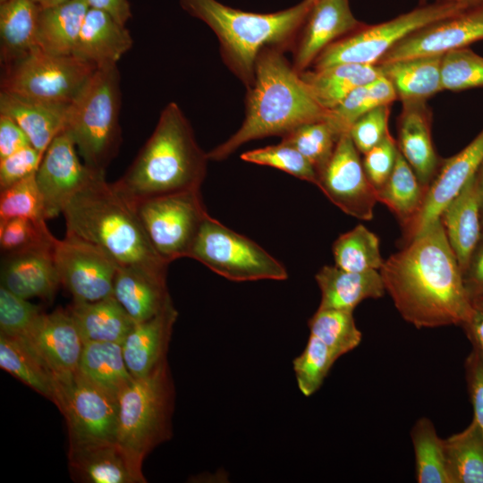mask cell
Here are the masks:
<instances>
[{
    "label": "cell",
    "mask_w": 483,
    "mask_h": 483,
    "mask_svg": "<svg viewBox=\"0 0 483 483\" xmlns=\"http://www.w3.org/2000/svg\"><path fill=\"white\" fill-rule=\"evenodd\" d=\"M402 318L417 328L462 326L473 303L439 218L392 255L379 270Z\"/></svg>",
    "instance_id": "obj_1"
},
{
    "label": "cell",
    "mask_w": 483,
    "mask_h": 483,
    "mask_svg": "<svg viewBox=\"0 0 483 483\" xmlns=\"http://www.w3.org/2000/svg\"><path fill=\"white\" fill-rule=\"evenodd\" d=\"M283 53L277 47L259 53L253 82L247 89L244 121L227 140L207 153L209 160H224L252 140L283 137L302 124L326 118L328 111L317 102Z\"/></svg>",
    "instance_id": "obj_2"
},
{
    "label": "cell",
    "mask_w": 483,
    "mask_h": 483,
    "mask_svg": "<svg viewBox=\"0 0 483 483\" xmlns=\"http://www.w3.org/2000/svg\"><path fill=\"white\" fill-rule=\"evenodd\" d=\"M66 234L106 251L120 267L140 268L166 280L168 263L151 245L132 203L97 175L65 205Z\"/></svg>",
    "instance_id": "obj_3"
},
{
    "label": "cell",
    "mask_w": 483,
    "mask_h": 483,
    "mask_svg": "<svg viewBox=\"0 0 483 483\" xmlns=\"http://www.w3.org/2000/svg\"><path fill=\"white\" fill-rule=\"evenodd\" d=\"M208 160L181 107L170 102L131 165L113 183L131 202L199 190Z\"/></svg>",
    "instance_id": "obj_4"
},
{
    "label": "cell",
    "mask_w": 483,
    "mask_h": 483,
    "mask_svg": "<svg viewBox=\"0 0 483 483\" xmlns=\"http://www.w3.org/2000/svg\"><path fill=\"white\" fill-rule=\"evenodd\" d=\"M313 4L303 0L276 13H256L216 0H180L184 11L214 31L225 64L247 89L253 82L259 53L266 47L284 50L294 45Z\"/></svg>",
    "instance_id": "obj_5"
},
{
    "label": "cell",
    "mask_w": 483,
    "mask_h": 483,
    "mask_svg": "<svg viewBox=\"0 0 483 483\" xmlns=\"http://www.w3.org/2000/svg\"><path fill=\"white\" fill-rule=\"evenodd\" d=\"M121 105V76L114 65L97 68L68 106L64 131L93 171L105 173L118 154Z\"/></svg>",
    "instance_id": "obj_6"
},
{
    "label": "cell",
    "mask_w": 483,
    "mask_h": 483,
    "mask_svg": "<svg viewBox=\"0 0 483 483\" xmlns=\"http://www.w3.org/2000/svg\"><path fill=\"white\" fill-rule=\"evenodd\" d=\"M174 401L167 360L119 393L116 442L139 470L148 453L171 436Z\"/></svg>",
    "instance_id": "obj_7"
},
{
    "label": "cell",
    "mask_w": 483,
    "mask_h": 483,
    "mask_svg": "<svg viewBox=\"0 0 483 483\" xmlns=\"http://www.w3.org/2000/svg\"><path fill=\"white\" fill-rule=\"evenodd\" d=\"M97 67L74 55H55L38 46L1 67L0 91L56 105H70Z\"/></svg>",
    "instance_id": "obj_8"
},
{
    "label": "cell",
    "mask_w": 483,
    "mask_h": 483,
    "mask_svg": "<svg viewBox=\"0 0 483 483\" xmlns=\"http://www.w3.org/2000/svg\"><path fill=\"white\" fill-rule=\"evenodd\" d=\"M477 4L436 1L389 21L363 25L328 46L313 63L314 69L338 64H377L382 57L412 32L446 19Z\"/></svg>",
    "instance_id": "obj_9"
},
{
    "label": "cell",
    "mask_w": 483,
    "mask_h": 483,
    "mask_svg": "<svg viewBox=\"0 0 483 483\" xmlns=\"http://www.w3.org/2000/svg\"><path fill=\"white\" fill-rule=\"evenodd\" d=\"M188 257L234 282L288 277L284 266L262 247L209 216L201 224Z\"/></svg>",
    "instance_id": "obj_10"
},
{
    "label": "cell",
    "mask_w": 483,
    "mask_h": 483,
    "mask_svg": "<svg viewBox=\"0 0 483 483\" xmlns=\"http://www.w3.org/2000/svg\"><path fill=\"white\" fill-rule=\"evenodd\" d=\"M144 231L166 263L188 257L208 216L199 190H190L131 202Z\"/></svg>",
    "instance_id": "obj_11"
},
{
    "label": "cell",
    "mask_w": 483,
    "mask_h": 483,
    "mask_svg": "<svg viewBox=\"0 0 483 483\" xmlns=\"http://www.w3.org/2000/svg\"><path fill=\"white\" fill-rule=\"evenodd\" d=\"M55 404L65 418L69 445L116 442L117 396L78 372L56 380Z\"/></svg>",
    "instance_id": "obj_12"
},
{
    "label": "cell",
    "mask_w": 483,
    "mask_h": 483,
    "mask_svg": "<svg viewBox=\"0 0 483 483\" xmlns=\"http://www.w3.org/2000/svg\"><path fill=\"white\" fill-rule=\"evenodd\" d=\"M52 258L60 283L73 301H96L113 295L118 263L98 246L72 235L56 239Z\"/></svg>",
    "instance_id": "obj_13"
},
{
    "label": "cell",
    "mask_w": 483,
    "mask_h": 483,
    "mask_svg": "<svg viewBox=\"0 0 483 483\" xmlns=\"http://www.w3.org/2000/svg\"><path fill=\"white\" fill-rule=\"evenodd\" d=\"M317 186L345 214L371 220L377 191L369 180L349 132L342 134Z\"/></svg>",
    "instance_id": "obj_14"
},
{
    "label": "cell",
    "mask_w": 483,
    "mask_h": 483,
    "mask_svg": "<svg viewBox=\"0 0 483 483\" xmlns=\"http://www.w3.org/2000/svg\"><path fill=\"white\" fill-rule=\"evenodd\" d=\"M76 146L64 131L49 144L36 172L47 219L63 214L68 201L99 173L80 161Z\"/></svg>",
    "instance_id": "obj_15"
},
{
    "label": "cell",
    "mask_w": 483,
    "mask_h": 483,
    "mask_svg": "<svg viewBox=\"0 0 483 483\" xmlns=\"http://www.w3.org/2000/svg\"><path fill=\"white\" fill-rule=\"evenodd\" d=\"M483 40V3L421 28L389 50L379 64L444 54Z\"/></svg>",
    "instance_id": "obj_16"
},
{
    "label": "cell",
    "mask_w": 483,
    "mask_h": 483,
    "mask_svg": "<svg viewBox=\"0 0 483 483\" xmlns=\"http://www.w3.org/2000/svg\"><path fill=\"white\" fill-rule=\"evenodd\" d=\"M24 341L44 361L56 380L72 377L79 370L84 341L69 310L57 309L41 313Z\"/></svg>",
    "instance_id": "obj_17"
},
{
    "label": "cell",
    "mask_w": 483,
    "mask_h": 483,
    "mask_svg": "<svg viewBox=\"0 0 483 483\" xmlns=\"http://www.w3.org/2000/svg\"><path fill=\"white\" fill-rule=\"evenodd\" d=\"M483 163V129L460 152L445 160L428 186L420 211L407 227L411 239L440 218L445 207L477 174Z\"/></svg>",
    "instance_id": "obj_18"
},
{
    "label": "cell",
    "mask_w": 483,
    "mask_h": 483,
    "mask_svg": "<svg viewBox=\"0 0 483 483\" xmlns=\"http://www.w3.org/2000/svg\"><path fill=\"white\" fill-rule=\"evenodd\" d=\"M363 25L349 0L314 1L294 43L293 69L298 73L308 70L328 46Z\"/></svg>",
    "instance_id": "obj_19"
},
{
    "label": "cell",
    "mask_w": 483,
    "mask_h": 483,
    "mask_svg": "<svg viewBox=\"0 0 483 483\" xmlns=\"http://www.w3.org/2000/svg\"><path fill=\"white\" fill-rule=\"evenodd\" d=\"M69 470L72 479L83 483H144L117 442L69 445Z\"/></svg>",
    "instance_id": "obj_20"
},
{
    "label": "cell",
    "mask_w": 483,
    "mask_h": 483,
    "mask_svg": "<svg viewBox=\"0 0 483 483\" xmlns=\"http://www.w3.org/2000/svg\"><path fill=\"white\" fill-rule=\"evenodd\" d=\"M178 312L169 299L153 318L135 323L122 343L128 370L141 377L166 360V352Z\"/></svg>",
    "instance_id": "obj_21"
},
{
    "label": "cell",
    "mask_w": 483,
    "mask_h": 483,
    "mask_svg": "<svg viewBox=\"0 0 483 483\" xmlns=\"http://www.w3.org/2000/svg\"><path fill=\"white\" fill-rule=\"evenodd\" d=\"M132 45L133 39L126 26L106 11L89 7L73 55L97 68H104L117 65Z\"/></svg>",
    "instance_id": "obj_22"
},
{
    "label": "cell",
    "mask_w": 483,
    "mask_h": 483,
    "mask_svg": "<svg viewBox=\"0 0 483 483\" xmlns=\"http://www.w3.org/2000/svg\"><path fill=\"white\" fill-rule=\"evenodd\" d=\"M398 148L427 191L438 166L426 102L402 104L398 124Z\"/></svg>",
    "instance_id": "obj_23"
},
{
    "label": "cell",
    "mask_w": 483,
    "mask_h": 483,
    "mask_svg": "<svg viewBox=\"0 0 483 483\" xmlns=\"http://www.w3.org/2000/svg\"><path fill=\"white\" fill-rule=\"evenodd\" d=\"M61 284L52 252H28L4 256L1 286L19 297L50 301Z\"/></svg>",
    "instance_id": "obj_24"
},
{
    "label": "cell",
    "mask_w": 483,
    "mask_h": 483,
    "mask_svg": "<svg viewBox=\"0 0 483 483\" xmlns=\"http://www.w3.org/2000/svg\"><path fill=\"white\" fill-rule=\"evenodd\" d=\"M69 105H56L0 91V114L13 119L30 144L44 155L52 140L64 131Z\"/></svg>",
    "instance_id": "obj_25"
},
{
    "label": "cell",
    "mask_w": 483,
    "mask_h": 483,
    "mask_svg": "<svg viewBox=\"0 0 483 483\" xmlns=\"http://www.w3.org/2000/svg\"><path fill=\"white\" fill-rule=\"evenodd\" d=\"M315 278L321 292L319 309L353 311L364 300L378 299L386 292L379 271L352 272L324 266Z\"/></svg>",
    "instance_id": "obj_26"
},
{
    "label": "cell",
    "mask_w": 483,
    "mask_h": 483,
    "mask_svg": "<svg viewBox=\"0 0 483 483\" xmlns=\"http://www.w3.org/2000/svg\"><path fill=\"white\" fill-rule=\"evenodd\" d=\"M440 219L462 273L482 233L476 174L445 207Z\"/></svg>",
    "instance_id": "obj_27"
},
{
    "label": "cell",
    "mask_w": 483,
    "mask_h": 483,
    "mask_svg": "<svg viewBox=\"0 0 483 483\" xmlns=\"http://www.w3.org/2000/svg\"><path fill=\"white\" fill-rule=\"evenodd\" d=\"M113 295L135 323L156 316L171 299L165 279L133 267H119Z\"/></svg>",
    "instance_id": "obj_28"
},
{
    "label": "cell",
    "mask_w": 483,
    "mask_h": 483,
    "mask_svg": "<svg viewBox=\"0 0 483 483\" xmlns=\"http://www.w3.org/2000/svg\"><path fill=\"white\" fill-rule=\"evenodd\" d=\"M443 55H426L379 64L382 75L392 83L402 104L426 102L443 90Z\"/></svg>",
    "instance_id": "obj_29"
},
{
    "label": "cell",
    "mask_w": 483,
    "mask_h": 483,
    "mask_svg": "<svg viewBox=\"0 0 483 483\" xmlns=\"http://www.w3.org/2000/svg\"><path fill=\"white\" fill-rule=\"evenodd\" d=\"M317 102L326 111L337 106L353 89L382 75L377 64L344 63L300 73Z\"/></svg>",
    "instance_id": "obj_30"
},
{
    "label": "cell",
    "mask_w": 483,
    "mask_h": 483,
    "mask_svg": "<svg viewBox=\"0 0 483 483\" xmlns=\"http://www.w3.org/2000/svg\"><path fill=\"white\" fill-rule=\"evenodd\" d=\"M89 8L88 0H69L38 13L36 43L48 54L73 55L79 34Z\"/></svg>",
    "instance_id": "obj_31"
},
{
    "label": "cell",
    "mask_w": 483,
    "mask_h": 483,
    "mask_svg": "<svg viewBox=\"0 0 483 483\" xmlns=\"http://www.w3.org/2000/svg\"><path fill=\"white\" fill-rule=\"evenodd\" d=\"M84 342L123 343L135 322L114 295L96 301H77L67 309Z\"/></svg>",
    "instance_id": "obj_32"
},
{
    "label": "cell",
    "mask_w": 483,
    "mask_h": 483,
    "mask_svg": "<svg viewBox=\"0 0 483 483\" xmlns=\"http://www.w3.org/2000/svg\"><path fill=\"white\" fill-rule=\"evenodd\" d=\"M40 5L34 0L0 1V64L5 66L37 46Z\"/></svg>",
    "instance_id": "obj_33"
},
{
    "label": "cell",
    "mask_w": 483,
    "mask_h": 483,
    "mask_svg": "<svg viewBox=\"0 0 483 483\" xmlns=\"http://www.w3.org/2000/svg\"><path fill=\"white\" fill-rule=\"evenodd\" d=\"M78 373L115 396L133 379L122 344L112 342H84Z\"/></svg>",
    "instance_id": "obj_34"
},
{
    "label": "cell",
    "mask_w": 483,
    "mask_h": 483,
    "mask_svg": "<svg viewBox=\"0 0 483 483\" xmlns=\"http://www.w3.org/2000/svg\"><path fill=\"white\" fill-rule=\"evenodd\" d=\"M0 367L55 403L56 379L24 341L0 334Z\"/></svg>",
    "instance_id": "obj_35"
},
{
    "label": "cell",
    "mask_w": 483,
    "mask_h": 483,
    "mask_svg": "<svg viewBox=\"0 0 483 483\" xmlns=\"http://www.w3.org/2000/svg\"><path fill=\"white\" fill-rule=\"evenodd\" d=\"M426 192L416 174L398 150L393 172L377 191V200L387 206L402 225L409 227L420 211Z\"/></svg>",
    "instance_id": "obj_36"
},
{
    "label": "cell",
    "mask_w": 483,
    "mask_h": 483,
    "mask_svg": "<svg viewBox=\"0 0 483 483\" xmlns=\"http://www.w3.org/2000/svg\"><path fill=\"white\" fill-rule=\"evenodd\" d=\"M445 447L451 483H483V433L473 419L445 439Z\"/></svg>",
    "instance_id": "obj_37"
},
{
    "label": "cell",
    "mask_w": 483,
    "mask_h": 483,
    "mask_svg": "<svg viewBox=\"0 0 483 483\" xmlns=\"http://www.w3.org/2000/svg\"><path fill=\"white\" fill-rule=\"evenodd\" d=\"M415 458V476L419 483H451L447 470L445 439L432 421L421 417L411 430Z\"/></svg>",
    "instance_id": "obj_38"
},
{
    "label": "cell",
    "mask_w": 483,
    "mask_h": 483,
    "mask_svg": "<svg viewBox=\"0 0 483 483\" xmlns=\"http://www.w3.org/2000/svg\"><path fill=\"white\" fill-rule=\"evenodd\" d=\"M397 99L396 92L384 75L353 89L337 106L329 110L326 120L342 135L349 132L352 125L370 110L391 105Z\"/></svg>",
    "instance_id": "obj_39"
},
{
    "label": "cell",
    "mask_w": 483,
    "mask_h": 483,
    "mask_svg": "<svg viewBox=\"0 0 483 483\" xmlns=\"http://www.w3.org/2000/svg\"><path fill=\"white\" fill-rule=\"evenodd\" d=\"M335 266L352 272L379 271L385 261L379 239L363 225L341 234L333 244Z\"/></svg>",
    "instance_id": "obj_40"
},
{
    "label": "cell",
    "mask_w": 483,
    "mask_h": 483,
    "mask_svg": "<svg viewBox=\"0 0 483 483\" xmlns=\"http://www.w3.org/2000/svg\"><path fill=\"white\" fill-rule=\"evenodd\" d=\"M352 312L318 308L308 323L309 335L324 343L339 358L352 352L362 339Z\"/></svg>",
    "instance_id": "obj_41"
},
{
    "label": "cell",
    "mask_w": 483,
    "mask_h": 483,
    "mask_svg": "<svg viewBox=\"0 0 483 483\" xmlns=\"http://www.w3.org/2000/svg\"><path fill=\"white\" fill-rule=\"evenodd\" d=\"M342 135L326 119L302 124L282 137L302 154L318 174L330 160Z\"/></svg>",
    "instance_id": "obj_42"
},
{
    "label": "cell",
    "mask_w": 483,
    "mask_h": 483,
    "mask_svg": "<svg viewBox=\"0 0 483 483\" xmlns=\"http://www.w3.org/2000/svg\"><path fill=\"white\" fill-rule=\"evenodd\" d=\"M55 241L46 221L21 217L0 220V247L4 256L52 252Z\"/></svg>",
    "instance_id": "obj_43"
},
{
    "label": "cell",
    "mask_w": 483,
    "mask_h": 483,
    "mask_svg": "<svg viewBox=\"0 0 483 483\" xmlns=\"http://www.w3.org/2000/svg\"><path fill=\"white\" fill-rule=\"evenodd\" d=\"M338 359L324 343L309 335L305 348L292 361L300 391L305 396L314 394L321 387Z\"/></svg>",
    "instance_id": "obj_44"
},
{
    "label": "cell",
    "mask_w": 483,
    "mask_h": 483,
    "mask_svg": "<svg viewBox=\"0 0 483 483\" xmlns=\"http://www.w3.org/2000/svg\"><path fill=\"white\" fill-rule=\"evenodd\" d=\"M441 77L443 90L483 87V56L469 47L451 50L442 56Z\"/></svg>",
    "instance_id": "obj_45"
},
{
    "label": "cell",
    "mask_w": 483,
    "mask_h": 483,
    "mask_svg": "<svg viewBox=\"0 0 483 483\" xmlns=\"http://www.w3.org/2000/svg\"><path fill=\"white\" fill-rule=\"evenodd\" d=\"M16 217L39 222L47 220L36 173L1 190L0 220Z\"/></svg>",
    "instance_id": "obj_46"
},
{
    "label": "cell",
    "mask_w": 483,
    "mask_h": 483,
    "mask_svg": "<svg viewBox=\"0 0 483 483\" xmlns=\"http://www.w3.org/2000/svg\"><path fill=\"white\" fill-rule=\"evenodd\" d=\"M246 162L267 165L284 171L298 179L318 184V176L314 166L293 147L280 142L241 155Z\"/></svg>",
    "instance_id": "obj_47"
},
{
    "label": "cell",
    "mask_w": 483,
    "mask_h": 483,
    "mask_svg": "<svg viewBox=\"0 0 483 483\" xmlns=\"http://www.w3.org/2000/svg\"><path fill=\"white\" fill-rule=\"evenodd\" d=\"M41 313L38 306L0 287V334L24 336Z\"/></svg>",
    "instance_id": "obj_48"
},
{
    "label": "cell",
    "mask_w": 483,
    "mask_h": 483,
    "mask_svg": "<svg viewBox=\"0 0 483 483\" xmlns=\"http://www.w3.org/2000/svg\"><path fill=\"white\" fill-rule=\"evenodd\" d=\"M390 105L377 106L360 117L351 127L350 136L359 150L365 154L389 134Z\"/></svg>",
    "instance_id": "obj_49"
},
{
    "label": "cell",
    "mask_w": 483,
    "mask_h": 483,
    "mask_svg": "<svg viewBox=\"0 0 483 483\" xmlns=\"http://www.w3.org/2000/svg\"><path fill=\"white\" fill-rule=\"evenodd\" d=\"M398 150L397 142L389 133L364 154L363 166L377 191L383 187L393 172Z\"/></svg>",
    "instance_id": "obj_50"
},
{
    "label": "cell",
    "mask_w": 483,
    "mask_h": 483,
    "mask_svg": "<svg viewBox=\"0 0 483 483\" xmlns=\"http://www.w3.org/2000/svg\"><path fill=\"white\" fill-rule=\"evenodd\" d=\"M43 155L32 146L25 147L0 159V190L37 172Z\"/></svg>",
    "instance_id": "obj_51"
},
{
    "label": "cell",
    "mask_w": 483,
    "mask_h": 483,
    "mask_svg": "<svg viewBox=\"0 0 483 483\" xmlns=\"http://www.w3.org/2000/svg\"><path fill=\"white\" fill-rule=\"evenodd\" d=\"M464 376L473 409L472 419L483 433V361L472 350L464 361Z\"/></svg>",
    "instance_id": "obj_52"
},
{
    "label": "cell",
    "mask_w": 483,
    "mask_h": 483,
    "mask_svg": "<svg viewBox=\"0 0 483 483\" xmlns=\"http://www.w3.org/2000/svg\"><path fill=\"white\" fill-rule=\"evenodd\" d=\"M462 281L472 302L483 295V232L462 271Z\"/></svg>",
    "instance_id": "obj_53"
},
{
    "label": "cell",
    "mask_w": 483,
    "mask_h": 483,
    "mask_svg": "<svg viewBox=\"0 0 483 483\" xmlns=\"http://www.w3.org/2000/svg\"><path fill=\"white\" fill-rule=\"evenodd\" d=\"M31 146L21 128L10 117L0 114V159Z\"/></svg>",
    "instance_id": "obj_54"
},
{
    "label": "cell",
    "mask_w": 483,
    "mask_h": 483,
    "mask_svg": "<svg viewBox=\"0 0 483 483\" xmlns=\"http://www.w3.org/2000/svg\"><path fill=\"white\" fill-rule=\"evenodd\" d=\"M469 318L461 326L477 355L483 361V304L473 301Z\"/></svg>",
    "instance_id": "obj_55"
},
{
    "label": "cell",
    "mask_w": 483,
    "mask_h": 483,
    "mask_svg": "<svg viewBox=\"0 0 483 483\" xmlns=\"http://www.w3.org/2000/svg\"><path fill=\"white\" fill-rule=\"evenodd\" d=\"M89 7L108 13L120 24L126 26L131 18V4L128 0H88Z\"/></svg>",
    "instance_id": "obj_56"
},
{
    "label": "cell",
    "mask_w": 483,
    "mask_h": 483,
    "mask_svg": "<svg viewBox=\"0 0 483 483\" xmlns=\"http://www.w3.org/2000/svg\"><path fill=\"white\" fill-rule=\"evenodd\" d=\"M476 183L479 200L481 219L483 222V163L476 174Z\"/></svg>",
    "instance_id": "obj_57"
},
{
    "label": "cell",
    "mask_w": 483,
    "mask_h": 483,
    "mask_svg": "<svg viewBox=\"0 0 483 483\" xmlns=\"http://www.w3.org/2000/svg\"><path fill=\"white\" fill-rule=\"evenodd\" d=\"M3 1V0H0ZM37 4H38L41 7H48L56 5L59 4H63L69 0H34Z\"/></svg>",
    "instance_id": "obj_58"
},
{
    "label": "cell",
    "mask_w": 483,
    "mask_h": 483,
    "mask_svg": "<svg viewBox=\"0 0 483 483\" xmlns=\"http://www.w3.org/2000/svg\"><path fill=\"white\" fill-rule=\"evenodd\" d=\"M436 1L463 2V3H470V4H480V3H483V0H436Z\"/></svg>",
    "instance_id": "obj_59"
},
{
    "label": "cell",
    "mask_w": 483,
    "mask_h": 483,
    "mask_svg": "<svg viewBox=\"0 0 483 483\" xmlns=\"http://www.w3.org/2000/svg\"><path fill=\"white\" fill-rule=\"evenodd\" d=\"M474 301H478V302L483 304V295L480 296L479 299L475 300Z\"/></svg>",
    "instance_id": "obj_60"
},
{
    "label": "cell",
    "mask_w": 483,
    "mask_h": 483,
    "mask_svg": "<svg viewBox=\"0 0 483 483\" xmlns=\"http://www.w3.org/2000/svg\"><path fill=\"white\" fill-rule=\"evenodd\" d=\"M313 1H318V0H313Z\"/></svg>",
    "instance_id": "obj_61"
}]
</instances>
